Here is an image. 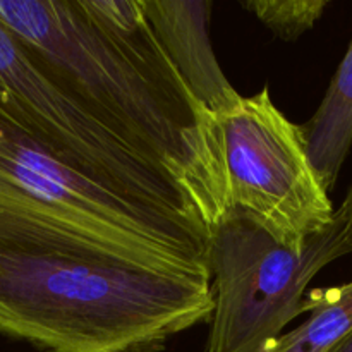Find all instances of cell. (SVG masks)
I'll return each mask as SVG.
<instances>
[{"instance_id":"11","label":"cell","mask_w":352,"mask_h":352,"mask_svg":"<svg viewBox=\"0 0 352 352\" xmlns=\"http://www.w3.org/2000/svg\"><path fill=\"white\" fill-rule=\"evenodd\" d=\"M327 352H352V330L342 337L339 342L333 344Z\"/></svg>"},{"instance_id":"6","label":"cell","mask_w":352,"mask_h":352,"mask_svg":"<svg viewBox=\"0 0 352 352\" xmlns=\"http://www.w3.org/2000/svg\"><path fill=\"white\" fill-rule=\"evenodd\" d=\"M217 119L227 210L248 213L291 250L332 226L337 210L309 160L302 127L278 110L268 86Z\"/></svg>"},{"instance_id":"5","label":"cell","mask_w":352,"mask_h":352,"mask_svg":"<svg viewBox=\"0 0 352 352\" xmlns=\"http://www.w3.org/2000/svg\"><path fill=\"white\" fill-rule=\"evenodd\" d=\"M0 107L72 167L117 191L205 227L175 179L58 82L2 23Z\"/></svg>"},{"instance_id":"4","label":"cell","mask_w":352,"mask_h":352,"mask_svg":"<svg viewBox=\"0 0 352 352\" xmlns=\"http://www.w3.org/2000/svg\"><path fill=\"white\" fill-rule=\"evenodd\" d=\"M352 254L346 217L302 250L275 241L241 210H227L208 230L213 315L206 352H268L306 309L305 292L332 261Z\"/></svg>"},{"instance_id":"8","label":"cell","mask_w":352,"mask_h":352,"mask_svg":"<svg viewBox=\"0 0 352 352\" xmlns=\"http://www.w3.org/2000/svg\"><path fill=\"white\" fill-rule=\"evenodd\" d=\"M301 127L309 160L330 192L352 148V40L325 98L315 116Z\"/></svg>"},{"instance_id":"3","label":"cell","mask_w":352,"mask_h":352,"mask_svg":"<svg viewBox=\"0 0 352 352\" xmlns=\"http://www.w3.org/2000/svg\"><path fill=\"white\" fill-rule=\"evenodd\" d=\"M0 250L62 251L212 280L205 227L72 167L2 107Z\"/></svg>"},{"instance_id":"2","label":"cell","mask_w":352,"mask_h":352,"mask_svg":"<svg viewBox=\"0 0 352 352\" xmlns=\"http://www.w3.org/2000/svg\"><path fill=\"white\" fill-rule=\"evenodd\" d=\"M210 278L62 251L0 250V333L43 352H160L212 320Z\"/></svg>"},{"instance_id":"9","label":"cell","mask_w":352,"mask_h":352,"mask_svg":"<svg viewBox=\"0 0 352 352\" xmlns=\"http://www.w3.org/2000/svg\"><path fill=\"white\" fill-rule=\"evenodd\" d=\"M272 33L285 41L298 40L311 30L329 7L327 0H251L243 2Z\"/></svg>"},{"instance_id":"7","label":"cell","mask_w":352,"mask_h":352,"mask_svg":"<svg viewBox=\"0 0 352 352\" xmlns=\"http://www.w3.org/2000/svg\"><path fill=\"white\" fill-rule=\"evenodd\" d=\"M144 17L182 81L212 116L232 110L237 93L220 67L210 38V0H140Z\"/></svg>"},{"instance_id":"10","label":"cell","mask_w":352,"mask_h":352,"mask_svg":"<svg viewBox=\"0 0 352 352\" xmlns=\"http://www.w3.org/2000/svg\"><path fill=\"white\" fill-rule=\"evenodd\" d=\"M340 212L344 213L346 217V222H347V230H349V237H351V243H352V186L347 191L346 199H344L342 206H340Z\"/></svg>"},{"instance_id":"1","label":"cell","mask_w":352,"mask_h":352,"mask_svg":"<svg viewBox=\"0 0 352 352\" xmlns=\"http://www.w3.org/2000/svg\"><path fill=\"white\" fill-rule=\"evenodd\" d=\"M0 23L175 179L206 232L219 222L227 212L219 119L182 81L140 0H0Z\"/></svg>"}]
</instances>
